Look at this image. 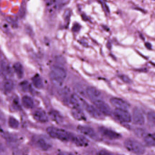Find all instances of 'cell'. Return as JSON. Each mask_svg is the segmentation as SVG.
<instances>
[{"label":"cell","instance_id":"obj_1","mask_svg":"<svg viewBox=\"0 0 155 155\" xmlns=\"http://www.w3.org/2000/svg\"><path fill=\"white\" fill-rule=\"evenodd\" d=\"M50 137L64 142H71L74 134L61 128L49 127L46 129Z\"/></svg>","mask_w":155,"mask_h":155},{"label":"cell","instance_id":"obj_2","mask_svg":"<svg viewBox=\"0 0 155 155\" xmlns=\"http://www.w3.org/2000/svg\"><path fill=\"white\" fill-rule=\"evenodd\" d=\"M67 76V73L64 68L58 65L51 67L50 77L53 84L56 86L61 85Z\"/></svg>","mask_w":155,"mask_h":155},{"label":"cell","instance_id":"obj_3","mask_svg":"<svg viewBox=\"0 0 155 155\" xmlns=\"http://www.w3.org/2000/svg\"><path fill=\"white\" fill-rule=\"evenodd\" d=\"M125 147L129 152L136 155H141L145 153L144 146L136 139L128 138L124 142Z\"/></svg>","mask_w":155,"mask_h":155},{"label":"cell","instance_id":"obj_4","mask_svg":"<svg viewBox=\"0 0 155 155\" xmlns=\"http://www.w3.org/2000/svg\"><path fill=\"white\" fill-rule=\"evenodd\" d=\"M114 114L117 119L123 123H129L132 121L130 113L126 109L116 108Z\"/></svg>","mask_w":155,"mask_h":155},{"label":"cell","instance_id":"obj_5","mask_svg":"<svg viewBox=\"0 0 155 155\" xmlns=\"http://www.w3.org/2000/svg\"><path fill=\"white\" fill-rule=\"evenodd\" d=\"M99 133L103 137L109 140H117L120 139L121 135L117 132L105 127H99Z\"/></svg>","mask_w":155,"mask_h":155},{"label":"cell","instance_id":"obj_6","mask_svg":"<svg viewBox=\"0 0 155 155\" xmlns=\"http://www.w3.org/2000/svg\"><path fill=\"white\" fill-rule=\"evenodd\" d=\"M77 128L78 132L85 136L94 140L99 139V137L92 127L87 125H79L78 127Z\"/></svg>","mask_w":155,"mask_h":155},{"label":"cell","instance_id":"obj_7","mask_svg":"<svg viewBox=\"0 0 155 155\" xmlns=\"http://www.w3.org/2000/svg\"><path fill=\"white\" fill-rule=\"evenodd\" d=\"M94 106L104 116H110L112 114V109L109 105L102 99H97L93 102Z\"/></svg>","mask_w":155,"mask_h":155},{"label":"cell","instance_id":"obj_8","mask_svg":"<svg viewBox=\"0 0 155 155\" xmlns=\"http://www.w3.org/2000/svg\"><path fill=\"white\" fill-rule=\"evenodd\" d=\"M35 144L38 148L42 151H48L52 147L51 141L45 137L39 136L36 137Z\"/></svg>","mask_w":155,"mask_h":155},{"label":"cell","instance_id":"obj_9","mask_svg":"<svg viewBox=\"0 0 155 155\" xmlns=\"http://www.w3.org/2000/svg\"><path fill=\"white\" fill-rule=\"evenodd\" d=\"M133 120L134 124L137 125L142 126L144 124V116L141 110L137 107L134 108L133 110Z\"/></svg>","mask_w":155,"mask_h":155},{"label":"cell","instance_id":"obj_10","mask_svg":"<svg viewBox=\"0 0 155 155\" xmlns=\"http://www.w3.org/2000/svg\"><path fill=\"white\" fill-rule=\"evenodd\" d=\"M84 109L91 117L96 119H102L104 116L95 107L89 104L86 105Z\"/></svg>","mask_w":155,"mask_h":155},{"label":"cell","instance_id":"obj_11","mask_svg":"<svg viewBox=\"0 0 155 155\" xmlns=\"http://www.w3.org/2000/svg\"><path fill=\"white\" fill-rule=\"evenodd\" d=\"M110 102L112 105L116 107V108L127 110L130 107V104L127 102L119 97H112L110 99Z\"/></svg>","mask_w":155,"mask_h":155},{"label":"cell","instance_id":"obj_12","mask_svg":"<svg viewBox=\"0 0 155 155\" xmlns=\"http://www.w3.org/2000/svg\"><path fill=\"white\" fill-rule=\"evenodd\" d=\"M34 118L36 121L41 123H47L49 121V117L45 111L42 109H38L34 112Z\"/></svg>","mask_w":155,"mask_h":155},{"label":"cell","instance_id":"obj_13","mask_svg":"<svg viewBox=\"0 0 155 155\" xmlns=\"http://www.w3.org/2000/svg\"><path fill=\"white\" fill-rule=\"evenodd\" d=\"M86 95L94 102L95 100L101 99V93L98 89L93 87H89L86 89Z\"/></svg>","mask_w":155,"mask_h":155},{"label":"cell","instance_id":"obj_14","mask_svg":"<svg viewBox=\"0 0 155 155\" xmlns=\"http://www.w3.org/2000/svg\"><path fill=\"white\" fill-rule=\"evenodd\" d=\"M71 142L78 147H85L88 144V140L82 135L74 134Z\"/></svg>","mask_w":155,"mask_h":155},{"label":"cell","instance_id":"obj_15","mask_svg":"<svg viewBox=\"0 0 155 155\" xmlns=\"http://www.w3.org/2000/svg\"><path fill=\"white\" fill-rule=\"evenodd\" d=\"M72 115L76 120L83 121L85 120V116L82 109L79 107H74L72 108Z\"/></svg>","mask_w":155,"mask_h":155},{"label":"cell","instance_id":"obj_16","mask_svg":"<svg viewBox=\"0 0 155 155\" xmlns=\"http://www.w3.org/2000/svg\"><path fill=\"white\" fill-rule=\"evenodd\" d=\"M13 68L17 77L19 78H22L24 74V70L22 65L20 63H15L14 64Z\"/></svg>","mask_w":155,"mask_h":155},{"label":"cell","instance_id":"obj_17","mask_svg":"<svg viewBox=\"0 0 155 155\" xmlns=\"http://www.w3.org/2000/svg\"><path fill=\"white\" fill-rule=\"evenodd\" d=\"M22 104L25 108L31 109L33 107L34 103L31 97L25 95L22 98Z\"/></svg>","mask_w":155,"mask_h":155},{"label":"cell","instance_id":"obj_18","mask_svg":"<svg viewBox=\"0 0 155 155\" xmlns=\"http://www.w3.org/2000/svg\"><path fill=\"white\" fill-rule=\"evenodd\" d=\"M144 141L148 146L155 147V133L146 135L144 137Z\"/></svg>","mask_w":155,"mask_h":155},{"label":"cell","instance_id":"obj_19","mask_svg":"<svg viewBox=\"0 0 155 155\" xmlns=\"http://www.w3.org/2000/svg\"><path fill=\"white\" fill-rule=\"evenodd\" d=\"M32 81L34 86L38 89L42 88L43 84L41 78L38 74H35L32 78Z\"/></svg>","mask_w":155,"mask_h":155},{"label":"cell","instance_id":"obj_20","mask_svg":"<svg viewBox=\"0 0 155 155\" xmlns=\"http://www.w3.org/2000/svg\"><path fill=\"white\" fill-rule=\"evenodd\" d=\"M13 82L10 79H7L5 81L3 84V89L4 92L6 93H9L12 92L14 88Z\"/></svg>","mask_w":155,"mask_h":155},{"label":"cell","instance_id":"obj_21","mask_svg":"<svg viewBox=\"0 0 155 155\" xmlns=\"http://www.w3.org/2000/svg\"><path fill=\"white\" fill-rule=\"evenodd\" d=\"M50 117L52 118V119L54 121L56 122L57 123H60L62 122L63 117L60 114L59 112L54 110H52L50 113Z\"/></svg>","mask_w":155,"mask_h":155},{"label":"cell","instance_id":"obj_22","mask_svg":"<svg viewBox=\"0 0 155 155\" xmlns=\"http://www.w3.org/2000/svg\"><path fill=\"white\" fill-rule=\"evenodd\" d=\"M147 120L148 124L152 127H155V112L151 111L147 114Z\"/></svg>","mask_w":155,"mask_h":155},{"label":"cell","instance_id":"obj_23","mask_svg":"<svg viewBox=\"0 0 155 155\" xmlns=\"http://www.w3.org/2000/svg\"><path fill=\"white\" fill-rule=\"evenodd\" d=\"M1 69L5 74L10 75L12 74V71L10 65L6 61H3L1 63Z\"/></svg>","mask_w":155,"mask_h":155},{"label":"cell","instance_id":"obj_24","mask_svg":"<svg viewBox=\"0 0 155 155\" xmlns=\"http://www.w3.org/2000/svg\"><path fill=\"white\" fill-rule=\"evenodd\" d=\"M8 124H9L10 127L13 128V129H16L18 128L19 125L18 120L12 117H9V120H8Z\"/></svg>","mask_w":155,"mask_h":155},{"label":"cell","instance_id":"obj_25","mask_svg":"<svg viewBox=\"0 0 155 155\" xmlns=\"http://www.w3.org/2000/svg\"><path fill=\"white\" fill-rule=\"evenodd\" d=\"M22 89L25 91H27L30 89V85L27 81H24L21 84Z\"/></svg>","mask_w":155,"mask_h":155},{"label":"cell","instance_id":"obj_26","mask_svg":"<svg viewBox=\"0 0 155 155\" xmlns=\"http://www.w3.org/2000/svg\"><path fill=\"white\" fill-rule=\"evenodd\" d=\"M119 77L123 82L127 83V84H130L132 82V80H131V79L126 75L122 74V75H120Z\"/></svg>","mask_w":155,"mask_h":155},{"label":"cell","instance_id":"obj_27","mask_svg":"<svg viewBox=\"0 0 155 155\" xmlns=\"http://www.w3.org/2000/svg\"><path fill=\"white\" fill-rule=\"evenodd\" d=\"M25 14V4L24 3H22L21 5V9L20 10V16L21 18H22L24 17Z\"/></svg>","mask_w":155,"mask_h":155},{"label":"cell","instance_id":"obj_28","mask_svg":"<svg viewBox=\"0 0 155 155\" xmlns=\"http://www.w3.org/2000/svg\"><path fill=\"white\" fill-rule=\"evenodd\" d=\"M71 16V11L69 10H66L64 15V18L66 22H68L70 20Z\"/></svg>","mask_w":155,"mask_h":155},{"label":"cell","instance_id":"obj_29","mask_svg":"<svg viewBox=\"0 0 155 155\" xmlns=\"http://www.w3.org/2000/svg\"><path fill=\"white\" fill-rule=\"evenodd\" d=\"M97 155H115L111 152H109L107 150H102L97 153Z\"/></svg>","mask_w":155,"mask_h":155},{"label":"cell","instance_id":"obj_30","mask_svg":"<svg viewBox=\"0 0 155 155\" xmlns=\"http://www.w3.org/2000/svg\"><path fill=\"white\" fill-rule=\"evenodd\" d=\"M13 107L15 109H19L20 108V104L19 101L17 99H15L13 102Z\"/></svg>","mask_w":155,"mask_h":155},{"label":"cell","instance_id":"obj_31","mask_svg":"<svg viewBox=\"0 0 155 155\" xmlns=\"http://www.w3.org/2000/svg\"><path fill=\"white\" fill-rule=\"evenodd\" d=\"M57 155H74L72 153H70V152H64V151H63V152H61L60 153H58Z\"/></svg>","mask_w":155,"mask_h":155},{"label":"cell","instance_id":"obj_32","mask_svg":"<svg viewBox=\"0 0 155 155\" xmlns=\"http://www.w3.org/2000/svg\"><path fill=\"white\" fill-rule=\"evenodd\" d=\"M80 25L77 24L74 25L73 27V31L74 32L78 31L80 30Z\"/></svg>","mask_w":155,"mask_h":155},{"label":"cell","instance_id":"obj_33","mask_svg":"<svg viewBox=\"0 0 155 155\" xmlns=\"http://www.w3.org/2000/svg\"><path fill=\"white\" fill-rule=\"evenodd\" d=\"M7 21H8V22L9 23H10V24L12 25H15V20L14 19L12 18V17H9V18H7Z\"/></svg>","mask_w":155,"mask_h":155},{"label":"cell","instance_id":"obj_34","mask_svg":"<svg viewBox=\"0 0 155 155\" xmlns=\"http://www.w3.org/2000/svg\"><path fill=\"white\" fill-rule=\"evenodd\" d=\"M5 150V148L3 144L0 141V153L4 152Z\"/></svg>","mask_w":155,"mask_h":155},{"label":"cell","instance_id":"obj_35","mask_svg":"<svg viewBox=\"0 0 155 155\" xmlns=\"http://www.w3.org/2000/svg\"><path fill=\"white\" fill-rule=\"evenodd\" d=\"M145 46L147 49H149V50L152 49V45H151V44L149 43H146L145 44Z\"/></svg>","mask_w":155,"mask_h":155},{"label":"cell","instance_id":"obj_36","mask_svg":"<svg viewBox=\"0 0 155 155\" xmlns=\"http://www.w3.org/2000/svg\"><path fill=\"white\" fill-rule=\"evenodd\" d=\"M4 119V116L2 112L0 110V120H3Z\"/></svg>","mask_w":155,"mask_h":155},{"label":"cell","instance_id":"obj_37","mask_svg":"<svg viewBox=\"0 0 155 155\" xmlns=\"http://www.w3.org/2000/svg\"><path fill=\"white\" fill-rule=\"evenodd\" d=\"M1 1V0H0V1Z\"/></svg>","mask_w":155,"mask_h":155}]
</instances>
